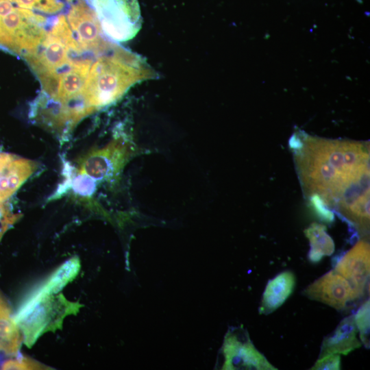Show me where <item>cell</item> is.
I'll return each mask as SVG.
<instances>
[{
	"instance_id": "cell-20",
	"label": "cell",
	"mask_w": 370,
	"mask_h": 370,
	"mask_svg": "<svg viewBox=\"0 0 370 370\" xmlns=\"http://www.w3.org/2000/svg\"><path fill=\"white\" fill-rule=\"evenodd\" d=\"M1 367L2 369H42L45 367L30 358L16 356L5 360Z\"/></svg>"
},
{
	"instance_id": "cell-2",
	"label": "cell",
	"mask_w": 370,
	"mask_h": 370,
	"mask_svg": "<svg viewBox=\"0 0 370 370\" xmlns=\"http://www.w3.org/2000/svg\"><path fill=\"white\" fill-rule=\"evenodd\" d=\"M86 53L75 40L66 16L59 14L39 47L23 58L39 80L41 92L52 97L61 75Z\"/></svg>"
},
{
	"instance_id": "cell-21",
	"label": "cell",
	"mask_w": 370,
	"mask_h": 370,
	"mask_svg": "<svg viewBox=\"0 0 370 370\" xmlns=\"http://www.w3.org/2000/svg\"><path fill=\"white\" fill-rule=\"evenodd\" d=\"M310 369L339 370L341 369V356L339 354H330L319 358Z\"/></svg>"
},
{
	"instance_id": "cell-11",
	"label": "cell",
	"mask_w": 370,
	"mask_h": 370,
	"mask_svg": "<svg viewBox=\"0 0 370 370\" xmlns=\"http://www.w3.org/2000/svg\"><path fill=\"white\" fill-rule=\"evenodd\" d=\"M334 270L351 284L358 298L362 297L369 285L370 273V246L364 240L342 256L335 264Z\"/></svg>"
},
{
	"instance_id": "cell-4",
	"label": "cell",
	"mask_w": 370,
	"mask_h": 370,
	"mask_svg": "<svg viewBox=\"0 0 370 370\" xmlns=\"http://www.w3.org/2000/svg\"><path fill=\"white\" fill-rule=\"evenodd\" d=\"M53 295L37 288L25 299L14 315L28 347L45 332L57 329L66 315L79 308V304L66 301L62 295L53 297Z\"/></svg>"
},
{
	"instance_id": "cell-14",
	"label": "cell",
	"mask_w": 370,
	"mask_h": 370,
	"mask_svg": "<svg viewBox=\"0 0 370 370\" xmlns=\"http://www.w3.org/2000/svg\"><path fill=\"white\" fill-rule=\"evenodd\" d=\"M296 284L294 273L284 271L269 280L265 287L260 313L269 314L280 308L293 292Z\"/></svg>"
},
{
	"instance_id": "cell-9",
	"label": "cell",
	"mask_w": 370,
	"mask_h": 370,
	"mask_svg": "<svg viewBox=\"0 0 370 370\" xmlns=\"http://www.w3.org/2000/svg\"><path fill=\"white\" fill-rule=\"evenodd\" d=\"M303 295L337 310L345 309L349 303L358 299L349 282L334 269L308 285Z\"/></svg>"
},
{
	"instance_id": "cell-22",
	"label": "cell",
	"mask_w": 370,
	"mask_h": 370,
	"mask_svg": "<svg viewBox=\"0 0 370 370\" xmlns=\"http://www.w3.org/2000/svg\"><path fill=\"white\" fill-rule=\"evenodd\" d=\"M18 219V215L12 213L8 204H0V224L11 226Z\"/></svg>"
},
{
	"instance_id": "cell-7",
	"label": "cell",
	"mask_w": 370,
	"mask_h": 370,
	"mask_svg": "<svg viewBox=\"0 0 370 370\" xmlns=\"http://www.w3.org/2000/svg\"><path fill=\"white\" fill-rule=\"evenodd\" d=\"M222 353V369H278L255 347L247 332L243 329L228 331Z\"/></svg>"
},
{
	"instance_id": "cell-8",
	"label": "cell",
	"mask_w": 370,
	"mask_h": 370,
	"mask_svg": "<svg viewBox=\"0 0 370 370\" xmlns=\"http://www.w3.org/2000/svg\"><path fill=\"white\" fill-rule=\"evenodd\" d=\"M128 148L117 141L89 153L82 160L79 173L95 180L112 178L119 173L129 158L131 151Z\"/></svg>"
},
{
	"instance_id": "cell-6",
	"label": "cell",
	"mask_w": 370,
	"mask_h": 370,
	"mask_svg": "<svg viewBox=\"0 0 370 370\" xmlns=\"http://www.w3.org/2000/svg\"><path fill=\"white\" fill-rule=\"evenodd\" d=\"M103 33L110 40L123 42L138 34L142 16L138 0H87Z\"/></svg>"
},
{
	"instance_id": "cell-24",
	"label": "cell",
	"mask_w": 370,
	"mask_h": 370,
	"mask_svg": "<svg viewBox=\"0 0 370 370\" xmlns=\"http://www.w3.org/2000/svg\"><path fill=\"white\" fill-rule=\"evenodd\" d=\"M74 1H75V0H66V1H67V2H73Z\"/></svg>"
},
{
	"instance_id": "cell-12",
	"label": "cell",
	"mask_w": 370,
	"mask_h": 370,
	"mask_svg": "<svg viewBox=\"0 0 370 370\" xmlns=\"http://www.w3.org/2000/svg\"><path fill=\"white\" fill-rule=\"evenodd\" d=\"M36 168L34 162L0 150V204L5 203Z\"/></svg>"
},
{
	"instance_id": "cell-19",
	"label": "cell",
	"mask_w": 370,
	"mask_h": 370,
	"mask_svg": "<svg viewBox=\"0 0 370 370\" xmlns=\"http://www.w3.org/2000/svg\"><path fill=\"white\" fill-rule=\"evenodd\" d=\"M369 299L366 300L354 315V321L360 335L361 343L369 347Z\"/></svg>"
},
{
	"instance_id": "cell-15",
	"label": "cell",
	"mask_w": 370,
	"mask_h": 370,
	"mask_svg": "<svg viewBox=\"0 0 370 370\" xmlns=\"http://www.w3.org/2000/svg\"><path fill=\"white\" fill-rule=\"evenodd\" d=\"M21 334L8 303L0 293V354L17 356L23 340Z\"/></svg>"
},
{
	"instance_id": "cell-3",
	"label": "cell",
	"mask_w": 370,
	"mask_h": 370,
	"mask_svg": "<svg viewBox=\"0 0 370 370\" xmlns=\"http://www.w3.org/2000/svg\"><path fill=\"white\" fill-rule=\"evenodd\" d=\"M47 18L0 0V47L23 58L36 49L45 38Z\"/></svg>"
},
{
	"instance_id": "cell-5",
	"label": "cell",
	"mask_w": 370,
	"mask_h": 370,
	"mask_svg": "<svg viewBox=\"0 0 370 370\" xmlns=\"http://www.w3.org/2000/svg\"><path fill=\"white\" fill-rule=\"evenodd\" d=\"M132 79V72L121 62L114 58H99L91 65L82 90V99L89 113L115 101Z\"/></svg>"
},
{
	"instance_id": "cell-23",
	"label": "cell",
	"mask_w": 370,
	"mask_h": 370,
	"mask_svg": "<svg viewBox=\"0 0 370 370\" xmlns=\"http://www.w3.org/2000/svg\"><path fill=\"white\" fill-rule=\"evenodd\" d=\"M9 227H5V226H1L0 227V240L3 235V234L8 230Z\"/></svg>"
},
{
	"instance_id": "cell-10",
	"label": "cell",
	"mask_w": 370,
	"mask_h": 370,
	"mask_svg": "<svg viewBox=\"0 0 370 370\" xmlns=\"http://www.w3.org/2000/svg\"><path fill=\"white\" fill-rule=\"evenodd\" d=\"M66 20L79 46L87 52L101 49V29L87 0H75L71 5Z\"/></svg>"
},
{
	"instance_id": "cell-13",
	"label": "cell",
	"mask_w": 370,
	"mask_h": 370,
	"mask_svg": "<svg viewBox=\"0 0 370 370\" xmlns=\"http://www.w3.org/2000/svg\"><path fill=\"white\" fill-rule=\"evenodd\" d=\"M354 315L345 317L336 329L323 338L319 358L330 354L347 355L362 346L357 338Z\"/></svg>"
},
{
	"instance_id": "cell-16",
	"label": "cell",
	"mask_w": 370,
	"mask_h": 370,
	"mask_svg": "<svg viewBox=\"0 0 370 370\" xmlns=\"http://www.w3.org/2000/svg\"><path fill=\"white\" fill-rule=\"evenodd\" d=\"M310 241L308 259L313 263L319 262L324 256H331L334 251V243L326 232L325 225L312 223L305 230Z\"/></svg>"
},
{
	"instance_id": "cell-18",
	"label": "cell",
	"mask_w": 370,
	"mask_h": 370,
	"mask_svg": "<svg viewBox=\"0 0 370 370\" xmlns=\"http://www.w3.org/2000/svg\"><path fill=\"white\" fill-rule=\"evenodd\" d=\"M15 5L37 12L42 14L53 15L60 13L64 8L60 0H9Z\"/></svg>"
},
{
	"instance_id": "cell-17",
	"label": "cell",
	"mask_w": 370,
	"mask_h": 370,
	"mask_svg": "<svg viewBox=\"0 0 370 370\" xmlns=\"http://www.w3.org/2000/svg\"><path fill=\"white\" fill-rule=\"evenodd\" d=\"M79 268V259L72 258L55 271L40 287L48 294L57 293L77 276Z\"/></svg>"
},
{
	"instance_id": "cell-1",
	"label": "cell",
	"mask_w": 370,
	"mask_h": 370,
	"mask_svg": "<svg viewBox=\"0 0 370 370\" xmlns=\"http://www.w3.org/2000/svg\"><path fill=\"white\" fill-rule=\"evenodd\" d=\"M304 195L318 216L334 220L333 210L367 231L369 225V145L296 138L291 141Z\"/></svg>"
}]
</instances>
